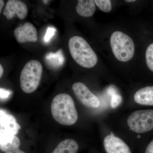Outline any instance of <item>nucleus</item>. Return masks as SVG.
Listing matches in <instances>:
<instances>
[{"instance_id": "nucleus-10", "label": "nucleus", "mask_w": 153, "mask_h": 153, "mask_svg": "<svg viewBox=\"0 0 153 153\" xmlns=\"http://www.w3.org/2000/svg\"><path fill=\"white\" fill-rule=\"evenodd\" d=\"M103 145L107 153H131L128 146L122 140L113 134L105 138Z\"/></svg>"}, {"instance_id": "nucleus-12", "label": "nucleus", "mask_w": 153, "mask_h": 153, "mask_svg": "<svg viewBox=\"0 0 153 153\" xmlns=\"http://www.w3.org/2000/svg\"><path fill=\"white\" fill-rule=\"evenodd\" d=\"M76 6V12L81 16L90 17L96 10L95 3L93 0H79Z\"/></svg>"}, {"instance_id": "nucleus-1", "label": "nucleus", "mask_w": 153, "mask_h": 153, "mask_svg": "<svg viewBox=\"0 0 153 153\" xmlns=\"http://www.w3.org/2000/svg\"><path fill=\"white\" fill-rule=\"evenodd\" d=\"M51 110L55 120L62 125H72L78 119L74 100L67 94H59L53 98Z\"/></svg>"}, {"instance_id": "nucleus-24", "label": "nucleus", "mask_w": 153, "mask_h": 153, "mask_svg": "<svg viewBox=\"0 0 153 153\" xmlns=\"http://www.w3.org/2000/svg\"><path fill=\"white\" fill-rule=\"evenodd\" d=\"M3 73H4V69H3V66L1 64H0V77L1 78L3 76Z\"/></svg>"}, {"instance_id": "nucleus-11", "label": "nucleus", "mask_w": 153, "mask_h": 153, "mask_svg": "<svg viewBox=\"0 0 153 153\" xmlns=\"http://www.w3.org/2000/svg\"><path fill=\"white\" fill-rule=\"evenodd\" d=\"M134 100L136 103L143 105H153V86L141 88L135 94Z\"/></svg>"}, {"instance_id": "nucleus-18", "label": "nucleus", "mask_w": 153, "mask_h": 153, "mask_svg": "<svg viewBox=\"0 0 153 153\" xmlns=\"http://www.w3.org/2000/svg\"><path fill=\"white\" fill-rule=\"evenodd\" d=\"M146 59L148 68L153 72V43L149 45L147 49Z\"/></svg>"}, {"instance_id": "nucleus-7", "label": "nucleus", "mask_w": 153, "mask_h": 153, "mask_svg": "<svg viewBox=\"0 0 153 153\" xmlns=\"http://www.w3.org/2000/svg\"><path fill=\"white\" fill-rule=\"evenodd\" d=\"M72 90L76 98L84 106L91 108L99 106V99L84 83L75 82L72 85Z\"/></svg>"}, {"instance_id": "nucleus-3", "label": "nucleus", "mask_w": 153, "mask_h": 153, "mask_svg": "<svg viewBox=\"0 0 153 153\" xmlns=\"http://www.w3.org/2000/svg\"><path fill=\"white\" fill-rule=\"evenodd\" d=\"M43 74V66L38 60H32L26 63L20 75L21 88L25 93L34 92L40 84Z\"/></svg>"}, {"instance_id": "nucleus-8", "label": "nucleus", "mask_w": 153, "mask_h": 153, "mask_svg": "<svg viewBox=\"0 0 153 153\" xmlns=\"http://www.w3.org/2000/svg\"><path fill=\"white\" fill-rule=\"evenodd\" d=\"M28 8L26 4L21 1L9 0L6 4L3 14L8 20H11L16 14L22 20L27 16Z\"/></svg>"}, {"instance_id": "nucleus-16", "label": "nucleus", "mask_w": 153, "mask_h": 153, "mask_svg": "<svg viewBox=\"0 0 153 153\" xmlns=\"http://www.w3.org/2000/svg\"><path fill=\"white\" fill-rule=\"evenodd\" d=\"M20 145V140L18 137L15 136L11 141L4 144H0V148L1 150L6 152L19 149Z\"/></svg>"}, {"instance_id": "nucleus-22", "label": "nucleus", "mask_w": 153, "mask_h": 153, "mask_svg": "<svg viewBox=\"0 0 153 153\" xmlns=\"http://www.w3.org/2000/svg\"><path fill=\"white\" fill-rule=\"evenodd\" d=\"M5 153H26L24 151L21 150L19 149H16L14 150L9 151V152H6Z\"/></svg>"}, {"instance_id": "nucleus-6", "label": "nucleus", "mask_w": 153, "mask_h": 153, "mask_svg": "<svg viewBox=\"0 0 153 153\" xmlns=\"http://www.w3.org/2000/svg\"><path fill=\"white\" fill-rule=\"evenodd\" d=\"M20 128L21 126L13 116L1 110L0 144H4L11 141Z\"/></svg>"}, {"instance_id": "nucleus-20", "label": "nucleus", "mask_w": 153, "mask_h": 153, "mask_svg": "<svg viewBox=\"0 0 153 153\" xmlns=\"http://www.w3.org/2000/svg\"><path fill=\"white\" fill-rule=\"evenodd\" d=\"M11 93V92L10 91L6 90V89H4V88H1V99L8 98Z\"/></svg>"}, {"instance_id": "nucleus-17", "label": "nucleus", "mask_w": 153, "mask_h": 153, "mask_svg": "<svg viewBox=\"0 0 153 153\" xmlns=\"http://www.w3.org/2000/svg\"><path fill=\"white\" fill-rule=\"evenodd\" d=\"M95 4L100 10L105 13H109L112 10L111 1L109 0H95Z\"/></svg>"}, {"instance_id": "nucleus-5", "label": "nucleus", "mask_w": 153, "mask_h": 153, "mask_svg": "<svg viewBox=\"0 0 153 153\" xmlns=\"http://www.w3.org/2000/svg\"><path fill=\"white\" fill-rule=\"evenodd\" d=\"M129 127L137 133L147 132L153 129V110L136 111L128 118Z\"/></svg>"}, {"instance_id": "nucleus-2", "label": "nucleus", "mask_w": 153, "mask_h": 153, "mask_svg": "<svg viewBox=\"0 0 153 153\" xmlns=\"http://www.w3.org/2000/svg\"><path fill=\"white\" fill-rule=\"evenodd\" d=\"M68 48L71 57L77 64L86 68L96 65L97 56L87 41L79 36H74L68 41Z\"/></svg>"}, {"instance_id": "nucleus-14", "label": "nucleus", "mask_w": 153, "mask_h": 153, "mask_svg": "<svg viewBox=\"0 0 153 153\" xmlns=\"http://www.w3.org/2000/svg\"><path fill=\"white\" fill-rule=\"evenodd\" d=\"M46 58L51 65L55 67L61 66L64 60L63 54L60 50L56 53H49L47 55Z\"/></svg>"}, {"instance_id": "nucleus-19", "label": "nucleus", "mask_w": 153, "mask_h": 153, "mask_svg": "<svg viewBox=\"0 0 153 153\" xmlns=\"http://www.w3.org/2000/svg\"><path fill=\"white\" fill-rule=\"evenodd\" d=\"M56 31V29L52 27H49L47 28L46 35L44 37V41L45 42L48 43L50 41L51 38L55 35Z\"/></svg>"}, {"instance_id": "nucleus-13", "label": "nucleus", "mask_w": 153, "mask_h": 153, "mask_svg": "<svg viewBox=\"0 0 153 153\" xmlns=\"http://www.w3.org/2000/svg\"><path fill=\"white\" fill-rule=\"evenodd\" d=\"M79 146L74 140L67 139L59 143L52 153H76Z\"/></svg>"}, {"instance_id": "nucleus-23", "label": "nucleus", "mask_w": 153, "mask_h": 153, "mask_svg": "<svg viewBox=\"0 0 153 153\" xmlns=\"http://www.w3.org/2000/svg\"><path fill=\"white\" fill-rule=\"evenodd\" d=\"M4 5V1L3 0H1L0 1V13H1Z\"/></svg>"}, {"instance_id": "nucleus-9", "label": "nucleus", "mask_w": 153, "mask_h": 153, "mask_svg": "<svg viewBox=\"0 0 153 153\" xmlns=\"http://www.w3.org/2000/svg\"><path fill=\"white\" fill-rule=\"evenodd\" d=\"M14 36L19 43L27 42H35L38 40L36 28L30 22L18 27L14 30Z\"/></svg>"}, {"instance_id": "nucleus-21", "label": "nucleus", "mask_w": 153, "mask_h": 153, "mask_svg": "<svg viewBox=\"0 0 153 153\" xmlns=\"http://www.w3.org/2000/svg\"><path fill=\"white\" fill-rule=\"evenodd\" d=\"M145 153H153V140L148 145Z\"/></svg>"}, {"instance_id": "nucleus-26", "label": "nucleus", "mask_w": 153, "mask_h": 153, "mask_svg": "<svg viewBox=\"0 0 153 153\" xmlns=\"http://www.w3.org/2000/svg\"><path fill=\"white\" fill-rule=\"evenodd\" d=\"M48 1H43V2L45 3V4H47L48 3Z\"/></svg>"}, {"instance_id": "nucleus-25", "label": "nucleus", "mask_w": 153, "mask_h": 153, "mask_svg": "<svg viewBox=\"0 0 153 153\" xmlns=\"http://www.w3.org/2000/svg\"><path fill=\"white\" fill-rule=\"evenodd\" d=\"M126 2H135V0H126Z\"/></svg>"}, {"instance_id": "nucleus-4", "label": "nucleus", "mask_w": 153, "mask_h": 153, "mask_svg": "<svg viewBox=\"0 0 153 153\" xmlns=\"http://www.w3.org/2000/svg\"><path fill=\"white\" fill-rule=\"evenodd\" d=\"M110 45L115 57L121 62L131 60L134 54V44L129 36L120 31H116L111 36Z\"/></svg>"}, {"instance_id": "nucleus-15", "label": "nucleus", "mask_w": 153, "mask_h": 153, "mask_svg": "<svg viewBox=\"0 0 153 153\" xmlns=\"http://www.w3.org/2000/svg\"><path fill=\"white\" fill-rule=\"evenodd\" d=\"M107 93L111 96V106L112 108L117 107L121 103L122 97L120 94L117 93L115 86L111 85L107 89Z\"/></svg>"}]
</instances>
